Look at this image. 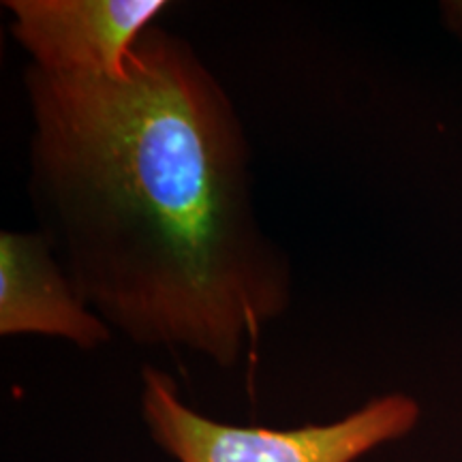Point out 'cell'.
<instances>
[{"label": "cell", "mask_w": 462, "mask_h": 462, "mask_svg": "<svg viewBox=\"0 0 462 462\" xmlns=\"http://www.w3.org/2000/svg\"><path fill=\"white\" fill-rule=\"evenodd\" d=\"M441 15L443 20H446V26L462 43V0H448V3H441Z\"/></svg>", "instance_id": "5b68a950"}, {"label": "cell", "mask_w": 462, "mask_h": 462, "mask_svg": "<svg viewBox=\"0 0 462 462\" xmlns=\"http://www.w3.org/2000/svg\"><path fill=\"white\" fill-rule=\"evenodd\" d=\"M142 379L150 435L178 462H356L411 432L421 413L413 398L388 394L332 424L293 430L240 429L189 409L167 373L146 366Z\"/></svg>", "instance_id": "7a4b0ae2"}, {"label": "cell", "mask_w": 462, "mask_h": 462, "mask_svg": "<svg viewBox=\"0 0 462 462\" xmlns=\"http://www.w3.org/2000/svg\"><path fill=\"white\" fill-rule=\"evenodd\" d=\"M28 195L90 310L137 345L234 366L291 302L257 221L251 148L195 50L150 24L123 78L24 73Z\"/></svg>", "instance_id": "6da1fadb"}, {"label": "cell", "mask_w": 462, "mask_h": 462, "mask_svg": "<svg viewBox=\"0 0 462 462\" xmlns=\"http://www.w3.org/2000/svg\"><path fill=\"white\" fill-rule=\"evenodd\" d=\"M11 34L31 65L54 75L123 78L140 34L165 0H7Z\"/></svg>", "instance_id": "3957f363"}, {"label": "cell", "mask_w": 462, "mask_h": 462, "mask_svg": "<svg viewBox=\"0 0 462 462\" xmlns=\"http://www.w3.org/2000/svg\"><path fill=\"white\" fill-rule=\"evenodd\" d=\"M0 334H42L95 349L112 338V328L86 306L42 231H3Z\"/></svg>", "instance_id": "277c9868"}]
</instances>
